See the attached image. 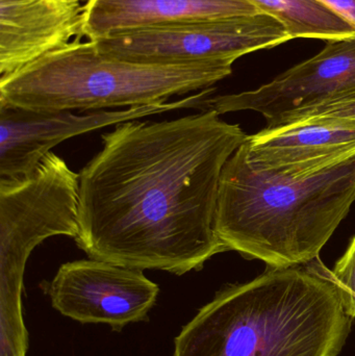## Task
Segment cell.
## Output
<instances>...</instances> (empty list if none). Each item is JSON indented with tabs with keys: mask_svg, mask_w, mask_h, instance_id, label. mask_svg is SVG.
<instances>
[{
	"mask_svg": "<svg viewBox=\"0 0 355 356\" xmlns=\"http://www.w3.org/2000/svg\"><path fill=\"white\" fill-rule=\"evenodd\" d=\"M246 137L214 110L104 134L79 175L77 246L141 271H199L227 251L216 232L221 175Z\"/></svg>",
	"mask_w": 355,
	"mask_h": 356,
	"instance_id": "1",
	"label": "cell"
},
{
	"mask_svg": "<svg viewBox=\"0 0 355 356\" xmlns=\"http://www.w3.org/2000/svg\"><path fill=\"white\" fill-rule=\"evenodd\" d=\"M320 259L229 286L175 339L174 356H337L352 330Z\"/></svg>",
	"mask_w": 355,
	"mask_h": 356,
	"instance_id": "2",
	"label": "cell"
},
{
	"mask_svg": "<svg viewBox=\"0 0 355 356\" xmlns=\"http://www.w3.org/2000/svg\"><path fill=\"white\" fill-rule=\"evenodd\" d=\"M355 201V154L302 172L252 168L241 148L219 188L216 232L225 248L269 268L318 259Z\"/></svg>",
	"mask_w": 355,
	"mask_h": 356,
	"instance_id": "3",
	"label": "cell"
},
{
	"mask_svg": "<svg viewBox=\"0 0 355 356\" xmlns=\"http://www.w3.org/2000/svg\"><path fill=\"white\" fill-rule=\"evenodd\" d=\"M235 60L141 64L101 54L93 41H74L0 79V106L35 112L97 111L164 104L212 88Z\"/></svg>",
	"mask_w": 355,
	"mask_h": 356,
	"instance_id": "4",
	"label": "cell"
},
{
	"mask_svg": "<svg viewBox=\"0 0 355 356\" xmlns=\"http://www.w3.org/2000/svg\"><path fill=\"white\" fill-rule=\"evenodd\" d=\"M79 175L51 152L22 178L0 180V356H26L25 267L52 236L79 234Z\"/></svg>",
	"mask_w": 355,
	"mask_h": 356,
	"instance_id": "5",
	"label": "cell"
},
{
	"mask_svg": "<svg viewBox=\"0 0 355 356\" xmlns=\"http://www.w3.org/2000/svg\"><path fill=\"white\" fill-rule=\"evenodd\" d=\"M274 17L250 16L179 21L113 33L93 41L101 54L141 64L179 65L237 60L291 41Z\"/></svg>",
	"mask_w": 355,
	"mask_h": 356,
	"instance_id": "6",
	"label": "cell"
},
{
	"mask_svg": "<svg viewBox=\"0 0 355 356\" xmlns=\"http://www.w3.org/2000/svg\"><path fill=\"white\" fill-rule=\"evenodd\" d=\"M214 92L208 88L176 102L85 115L0 106V180L27 177L54 146L81 134L173 110L206 111Z\"/></svg>",
	"mask_w": 355,
	"mask_h": 356,
	"instance_id": "7",
	"label": "cell"
},
{
	"mask_svg": "<svg viewBox=\"0 0 355 356\" xmlns=\"http://www.w3.org/2000/svg\"><path fill=\"white\" fill-rule=\"evenodd\" d=\"M47 292L65 317L120 330L148 317L160 288L141 270L90 259L63 264Z\"/></svg>",
	"mask_w": 355,
	"mask_h": 356,
	"instance_id": "8",
	"label": "cell"
},
{
	"mask_svg": "<svg viewBox=\"0 0 355 356\" xmlns=\"http://www.w3.org/2000/svg\"><path fill=\"white\" fill-rule=\"evenodd\" d=\"M355 90V35L329 41L316 56L252 91L212 96L208 110L219 114L254 111L276 127L286 117L341 97Z\"/></svg>",
	"mask_w": 355,
	"mask_h": 356,
	"instance_id": "9",
	"label": "cell"
},
{
	"mask_svg": "<svg viewBox=\"0 0 355 356\" xmlns=\"http://www.w3.org/2000/svg\"><path fill=\"white\" fill-rule=\"evenodd\" d=\"M83 25L79 0H0V74L81 41Z\"/></svg>",
	"mask_w": 355,
	"mask_h": 356,
	"instance_id": "10",
	"label": "cell"
},
{
	"mask_svg": "<svg viewBox=\"0 0 355 356\" xmlns=\"http://www.w3.org/2000/svg\"><path fill=\"white\" fill-rule=\"evenodd\" d=\"M258 170L302 172L355 154V121L311 118L263 129L240 146Z\"/></svg>",
	"mask_w": 355,
	"mask_h": 356,
	"instance_id": "11",
	"label": "cell"
},
{
	"mask_svg": "<svg viewBox=\"0 0 355 356\" xmlns=\"http://www.w3.org/2000/svg\"><path fill=\"white\" fill-rule=\"evenodd\" d=\"M260 13L248 0H88L83 37L97 40L120 31L164 23Z\"/></svg>",
	"mask_w": 355,
	"mask_h": 356,
	"instance_id": "12",
	"label": "cell"
},
{
	"mask_svg": "<svg viewBox=\"0 0 355 356\" xmlns=\"http://www.w3.org/2000/svg\"><path fill=\"white\" fill-rule=\"evenodd\" d=\"M261 13L279 21L293 39H346L355 29L341 16L317 0H248Z\"/></svg>",
	"mask_w": 355,
	"mask_h": 356,
	"instance_id": "13",
	"label": "cell"
},
{
	"mask_svg": "<svg viewBox=\"0 0 355 356\" xmlns=\"http://www.w3.org/2000/svg\"><path fill=\"white\" fill-rule=\"evenodd\" d=\"M311 118H333L355 121V90L327 104L294 113L283 119L275 127Z\"/></svg>",
	"mask_w": 355,
	"mask_h": 356,
	"instance_id": "14",
	"label": "cell"
},
{
	"mask_svg": "<svg viewBox=\"0 0 355 356\" xmlns=\"http://www.w3.org/2000/svg\"><path fill=\"white\" fill-rule=\"evenodd\" d=\"M329 273L341 291L348 313L355 319V236Z\"/></svg>",
	"mask_w": 355,
	"mask_h": 356,
	"instance_id": "15",
	"label": "cell"
},
{
	"mask_svg": "<svg viewBox=\"0 0 355 356\" xmlns=\"http://www.w3.org/2000/svg\"><path fill=\"white\" fill-rule=\"evenodd\" d=\"M317 1L337 13L355 29V0H317Z\"/></svg>",
	"mask_w": 355,
	"mask_h": 356,
	"instance_id": "16",
	"label": "cell"
},
{
	"mask_svg": "<svg viewBox=\"0 0 355 356\" xmlns=\"http://www.w3.org/2000/svg\"><path fill=\"white\" fill-rule=\"evenodd\" d=\"M79 1H81H81H83V0H79ZM87 1H88V0H87Z\"/></svg>",
	"mask_w": 355,
	"mask_h": 356,
	"instance_id": "17",
	"label": "cell"
}]
</instances>
